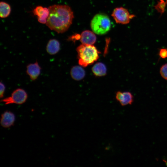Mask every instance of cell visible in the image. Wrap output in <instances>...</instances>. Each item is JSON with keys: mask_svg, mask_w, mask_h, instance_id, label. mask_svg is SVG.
I'll return each instance as SVG.
<instances>
[{"mask_svg": "<svg viewBox=\"0 0 167 167\" xmlns=\"http://www.w3.org/2000/svg\"><path fill=\"white\" fill-rule=\"evenodd\" d=\"M49 14L46 25L51 30L62 33L69 29L74 18L71 7L66 5H53L48 8Z\"/></svg>", "mask_w": 167, "mask_h": 167, "instance_id": "6da1fadb", "label": "cell"}, {"mask_svg": "<svg viewBox=\"0 0 167 167\" xmlns=\"http://www.w3.org/2000/svg\"><path fill=\"white\" fill-rule=\"evenodd\" d=\"M76 51L79 64L84 67L92 64L99 58V52L93 45L82 44Z\"/></svg>", "mask_w": 167, "mask_h": 167, "instance_id": "7a4b0ae2", "label": "cell"}, {"mask_svg": "<svg viewBox=\"0 0 167 167\" xmlns=\"http://www.w3.org/2000/svg\"><path fill=\"white\" fill-rule=\"evenodd\" d=\"M90 26L92 31L97 35L106 34L110 30L111 23L108 16L104 13L96 14L91 20Z\"/></svg>", "mask_w": 167, "mask_h": 167, "instance_id": "3957f363", "label": "cell"}, {"mask_svg": "<svg viewBox=\"0 0 167 167\" xmlns=\"http://www.w3.org/2000/svg\"><path fill=\"white\" fill-rule=\"evenodd\" d=\"M28 97V95L25 90L18 88L12 92L10 96L2 99L1 101L6 105L13 104L22 105L25 102Z\"/></svg>", "mask_w": 167, "mask_h": 167, "instance_id": "277c9868", "label": "cell"}, {"mask_svg": "<svg viewBox=\"0 0 167 167\" xmlns=\"http://www.w3.org/2000/svg\"><path fill=\"white\" fill-rule=\"evenodd\" d=\"M111 16L116 23L123 24H128L135 16L134 15L130 14L127 9L122 7L115 8Z\"/></svg>", "mask_w": 167, "mask_h": 167, "instance_id": "5b68a950", "label": "cell"}, {"mask_svg": "<svg viewBox=\"0 0 167 167\" xmlns=\"http://www.w3.org/2000/svg\"><path fill=\"white\" fill-rule=\"evenodd\" d=\"M41 68L37 61L29 63L26 66V73L32 81L36 80L39 76Z\"/></svg>", "mask_w": 167, "mask_h": 167, "instance_id": "8992f818", "label": "cell"}, {"mask_svg": "<svg viewBox=\"0 0 167 167\" xmlns=\"http://www.w3.org/2000/svg\"><path fill=\"white\" fill-rule=\"evenodd\" d=\"M115 97L116 100L122 106L131 105L133 102V96L129 92L118 91L116 93Z\"/></svg>", "mask_w": 167, "mask_h": 167, "instance_id": "52a82bcc", "label": "cell"}, {"mask_svg": "<svg viewBox=\"0 0 167 167\" xmlns=\"http://www.w3.org/2000/svg\"><path fill=\"white\" fill-rule=\"evenodd\" d=\"M15 120L14 114L10 111H6L1 115V125L3 127L9 128L14 125Z\"/></svg>", "mask_w": 167, "mask_h": 167, "instance_id": "ba28073f", "label": "cell"}, {"mask_svg": "<svg viewBox=\"0 0 167 167\" xmlns=\"http://www.w3.org/2000/svg\"><path fill=\"white\" fill-rule=\"evenodd\" d=\"M32 12L34 15L37 16L38 21L39 23L42 24L46 23L49 14L48 8L38 6L33 9Z\"/></svg>", "mask_w": 167, "mask_h": 167, "instance_id": "9c48e42d", "label": "cell"}, {"mask_svg": "<svg viewBox=\"0 0 167 167\" xmlns=\"http://www.w3.org/2000/svg\"><path fill=\"white\" fill-rule=\"evenodd\" d=\"M79 40L82 44L93 45L96 41V37L93 31L86 30L80 35Z\"/></svg>", "mask_w": 167, "mask_h": 167, "instance_id": "30bf717a", "label": "cell"}, {"mask_svg": "<svg viewBox=\"0 0 167 167\" xmlns=\"http://www.w3.org/2000/svg\"><path fill=\"white\" fill-rule=\"evenodd\" d=\"M60 49V44L57 40L55 39H50L47 43L46 47L47 52L50 55H54L57 54Z\"/></svg>", "mask_w": 167, "mask_h": 167, "instance_id": "8fae6325", "label": "cell"}, {"mask_svg": "<svg viewBox=\"0 0 167 167\" xmlns=\"http://www.w3.org/2000/svg\"><path fill=\"white\" fill-rule=\"evenodd\" d=\"M70 75L72 79L75 80H80L83 79L85 72L82 67L79 66H73L71 69Z\"/></svg>", "mask_w": 167, "mask_h": 167, "instance_id": "7c38bea8", "label": "cell"}, {"mask_svg": "<svg viewBox=\"0 0 167 167\" xmlns=\"http://www.w3.org/2000/svg\"><path fill=\"white\" fill-rule=\"evenodd\" d=\"M92 71L95 76L101 77L106 75L107 68L104 63L98 62L92 66Z\"/></svg>", "mask_w": 167, "mask_h": 167, "instance_id": "4fadbf2b", "label": "cell"}, {"mask_svg": "<svg viewBox=\"0 0 167 167\" xmlns=\"http://www.w3.org/2000/svg\"><path fill=\"white\" fill-rule=\"evenodd\" d=\"M11 7L7 3L1 1L0 3V17L5 18L8 17L11 12Z\"/></svg>", "mask_w": 167, "mask_h": 167, "instance_id": "5bb4252c", "label": "cell"}, {"mask_svg": "<svg viewBox=\"0 0 167 167\" xmlns=\"http://www.w3.org/2000/svg\"><path fill=\"white\" fill-rule=\"evenodd\" d=\"M166 2L163 0H160L156 6V9L161 14L164 12Z\"/></svg>", "mask_w": 167, "mask_h": 167, "instance_id": "9a60e30c", "label": "cell"}, {"mask_svg": "<svg viewBox=\"0 0 167 167\" xmlns=\"http://www.w3.org/2000/svg\"><path fill=\"white\" fill-rule=\"evenodd\" d=\"M160 73L162 77L167 80V63L161 66L160 69Z\"/></svg>", "mask_w": 167, "mask_h": 167, "instance_id": "2e32d148", "label": "cell"}, {"mask_svg": "<svg viewBox=\"0 0 167 167\" xmlns=\"http://www.w3.org/2000/svg\"><path fill=\"white\" fill-rule=\"evenodd\" d=\"M159 58L165 59L167 58V48L160 49L158 52Z\"/></svg>", "mask_w": 167, "mask_h": 167, "instance_id": "e0dca14e", "label": "cell"}, {"mask_svg": "<svg viewBox=\"0 0 167 167\" xmlns=\"http://www.w3.org/2000/svg\"><path fill=\"white\" fill-rule=\"evenodd\" d=\"M0 97L1 98H3L4 96V94L6 89V87L5 84L1 81L0 83Z\"/></svg>", "mask_w": 167, "mask_h": 167, "instance_id": "ac0fdd59", "label": "cell"}]
</instances>
